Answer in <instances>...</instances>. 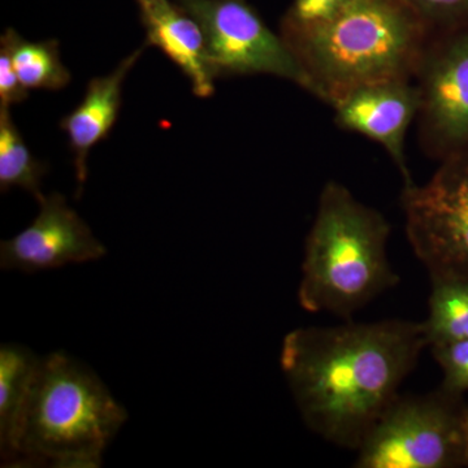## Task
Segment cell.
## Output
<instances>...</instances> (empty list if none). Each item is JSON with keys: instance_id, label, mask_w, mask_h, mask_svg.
Returning <instances> with one entry per match:
<instances>
[{"instance_id": "obj_1", "label": "cell", "mask_w": 468, "mask_h": 468, "mask_svg": "<svg viewBox=\"0 0 468 468\" xmlns=\"http://www.w3.org/2000/svg\"><path fill=\"white\" fill-rule=\"evenodd\" d=\"M424 349L423 322L345 320L289 332L280 365L304 426L326 442L356 452Z\"/></svg>"}, {"instance_id": "obj_2", "label": "cell", "mask_w": 468, "mask_h": 468, "mask_svg": "<svg viewBox=\"0 0 468 468\" xmlns=\"http://www.w3.org/2000/svg\"><path fill=\"white\" fill-rule=\"evenodd\" d=\"M431 36L399 0H354L331 23L282 38L309 76L311 94L334 106L358 86L411 80Z\"/></svg>"}, {"instance_id": "obj_3", "label": "cell", "mask_w": 468, "mask_h": 468, "mask_svg": "<svg viewBox=\"0 0 468 468\" xmlns=\"http://www.w3.org/2000/svg\"><path fill=\"white\" fill-rule=\"evenodd\" d=\"M390 226L343 184L323 187L304 243L298 302L309 313L344 320L394 288L399 276L388 260Z\"/></svg>"}, {"instance_id": "obj_4", "label": "cell", "mask_w": 468, "mask_h": 468, "mask_svg": "<svg viewBox=\"0 0 468 468\" xmlns=\"http://www.w3.org/2000/svg\"><path fill=\"white\" fill-rule=\"evenodd\" d=\"M128 412L84 363L63 351L41 359L18 467L97 468Z\"/></svg>"}, {"instance_id": "obj_5", "label": "cell", "mask_w": 468, "mask_h": 468, "mask_svg": "<svg viewBox=\"0 0 468 468\" xmlns=\"http://www.w3.org/2000/svg\"><path fill=\"white\" fill-rule=\"evenodd\" d=\"M466 412L463 396L442 387L419 396L399 394L356 449L354 466H464Z\"/></svg>"}, {"instance_id": "obj_6", "label": "cell", "mask_w": 468, "mask_h": 468, "mask_svg": "<svg viewBox=\"0 0 468 468\" xmlns=\"http://www.w3.org/2000/svg\"><path fill=\"white\" fill-rule=\"evenodd\" d=\"M406 236L430 276H468V151L443 159L428 183L403 185Z\"/></svg>"}, {"instance_id": "obj_7", "label": "cell", "mask_w": 468, "mask_h": 468, "mask_svg": "<svg viewBox=\"0 0 468 468\" xmlns=\"http://www.w3.org/2000/svg\"><path fill=\"white\" fill-rule=\"evenodd\" d=\"M201 27L217 77L272 75L311 92L309 76L248 0H174Z\"/></svg>"}, {"instance_id": "obj_8", "label": "cell", "mask_w": 468, "mask_h": 468, "mask_svg": "<svg viewBox=\"0 0 468 468\" xmlns=\"http://www.w3.org/2000/svg\"><path fill=\"white\" fill-rule=\"evenodd\" d=\"M415 77L427 149L442 159L468 151V24L430 39Z\"/></svg>"}, {"instance_id": "obj_9", "label": "cell", "mask_w": 468, "mask_h": 468, "mask_svg": "<svg viewBox=\"0 0 468 468\" xmlns=\"http://www.w3.org/2000/svg\"><path fill=\"white\" fill-rule=\"evenodd\" d=\"M39 214L14 239L0 243L2 270L27 273L86 263L106 255L90 228L60 193L43 196Z\"/></svg>"}, {"instance_id": "obj_10", "label": "cell", "mask_w": 468, "mask_h": 468, "mask_svg": "<svg viewBox=\"0 0 468 468\" xmlns=\"http://www.w3.org/2000/svg\"><path fill=\"white\" fill-rule=\"evenodd\" d=\"M340 128L383 146L399 169L403 185L414 183L405 155L406 133L420 111V92L411 80L371 82L347 91L334 106Z\"/></svg>"}, {"instance_id": "obj_11", "label": "cell", "mask_w": 468, "mask_h": 468, "mask_svg": "<svg viewBox=\"0 0 468 468\" xmlns=\"http://www.w3.org/2000/svg\"><path fill=\"white\" fill-rule=\"evenodd\" d=\"M146 29V45L155 46L180 68L192 82L194 94L211 97L215 75L209 63L201 27L171 0H138Z\"/></svg>"}, {"instance_id": "obj_12", "label": "cell", "mask_w": 468, "mask_h": 468, "mask_svg": "<svg viewBox=\"0 0 468 468\" xmlns=\"http://www.w3.org/2000/svg\"><path fill=\"white\" fill-rule=\"evenodd\" d=\"M144 54V48L128 55L110 75L95 77L89 82L81 103L60 122L66 132L75 163L79 184L76 197L81 196L88 178V156L92 147L109 137L122 101V84L125 77Z\"/></svg>"}, {"instance_id": "obj_13", "label": "cell", "mask_w": 468, "mask_h": 468, "mask_svg": "<svg viewBox=\"0 0 468 468\" xmlns=\"http://www.w3.org/2000/svg\"><path fill=\"white\" fill-rule=\"evenodd\" d=\"M41 358L18 344L0 346V455L3 466L18 467L21 442Z\"/></svg>"}, {"instance_id": "obj_14", "label": "cell", "mask_w": 468, "mask_h": 468, "mask_svg": "<svg viewBox=\"0 0 468 468\" xmlns=\"http://www.w3.org/2000/svg\"><path fill=\"white\" fill-rule=\"evenodd\" d=\"M430 277L428 318L423 322L428 347L468 340V276Z\"/></svg>"}, {"instance_id": "obj_15", "label": "cell", "mask_w": 468, "mask_h": 468, "mask_svg": "<svg viewBox=\"0 0 468 468\" xmlns=\"http://www.w3.org/2000/svg\"><path fill=\"white\" fill-rule=\"evenodd\" d=\"M0 48L11 58L21 82L29 89L60 90L70 82V73L58 52V42H30L14 29H7L0 38Z\"/></svg>"}, {"instance_id": "obj_16", "label": "cell", "mask_w": 468, "mask_h": 468, "mask_svg": "<svg viewBox=\"0 0 468 468\" xmlns=\"http://www.w3.org/2000/svg\"><path fill=\"white\" fill-rule=\"evenodd\" d=\"M46 174L48 165L30 154L9 107L0 106V190L5 193L11 187H21L38 202L43 197L41 181Z\"/></svg>"}, {"instance_id": "obj_17", "label": "cell", "mask_w": 468, "mask_h": 468, "mask_svg": "<svg viewBox=\"0 0 468 468\" xmlns=\"http://www.w3.org/2000/svg\"><path fill=\"white\" fill-rule=\"evenodd\" d=\"M354 0H292L282 21V36L307 32L331 23Z\"/></svg>"}, {"instance_id": "obj_18", "label": "cell", "mask_w": 468, "mask_h": 468, "mask_svg": "<svg viewBox=\"0 0 468 468\" xmlns=\"http://www.w3.org/2000/svg\"><path fill=\"white\" fill-rule=\"evenodd\" d=\"M433 33L467 26L468 0H399Z\"/></svg>"}, {"instance_id": "obj_19", "label": "cell", "mask_w": 468, "mask_h": 468, "mask_svg": "<svg viewBox=\"0 0 468 468\" xmlns=\"http://www.w3.org/2000/svg\"><path fill=\"white\" fill-rule=\"evenodd\" d=\"M442 372L443 389L463 396L468 392V340L428 347Z\"/></svg>"}, {"instance_id": "obj_20", "label": "cell", "mask_w": 468, "mask_h": 468, "mask_svg": "<svg viewBox=\"0 0 468 468\" xmlns=\"http://www.w3.org/2000/svg\"><path fill=\"white\" fill-rule=\"evenodd\" d=\"M27 95L29 91L21 82L11 58L0 48V106L9 107L11 104L21 103L27 100Z\"/></svg>"}, {"instance_id": "obj_21", "label": "cell", "mask_w": 468, "mask_h": 468, "mask_svg": "<svg viewBox=\"0 0 468 468\" xmlns=\"http://www.w3.org/2000/svg\"><path fill=\"white\" fill-rule=\"evenodd\" d=\"M464 466L468 467V406L466 412V451H464Z\"/></svg>"}, {"instance_id": "obj_22", "label": "cell", "mask_w": 468, "mask_h": 468, "mask_svg": "<svg viewBox=\"0 0 468 468\" xmlns=\"http://www.w3.org/2000/svg\"><path fill=\"white\" fill-rule=\"evenodd\" d=\"M137 2H138V0H137Z\"/></svg>"}]
</instances>
